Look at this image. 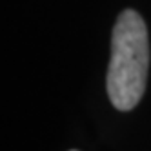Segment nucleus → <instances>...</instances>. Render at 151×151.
I'll return each mask as SVG.
<instances>
[{
    "label": "nucleus",
    "instance_id": "f257e3e1",
    "mask_svg": "<svg viewBox=\"0 0 151 151\" xmlns=\"http://www.w3.org/2000/svg\"><path fill=\"white\" fill-rule=\"evenodd\" d=\"M149 38L142 17L133 9L118 15L111 38V60L107 68V95L120 111L140 102L147 82Z\"/></svg>",
    "mask_w": 151,
    "mask_h": 151
}]
</instances>
